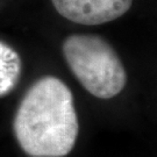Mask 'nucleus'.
Wrapping results in <instances>:
<instances>
[{
	"label": "nucleus",
	"instance_id": "2",
	"mask_svg": "<svg viewBox=\"0 0 157 157\" xmlns=\"http://www.w3.org/2000/svg\"><path fill=\"white\" fill-rule=\"evenodd\" d=\"M63 54L72 73L92 95L111 99L124 89L127 75L118 54L107 41L95 35H71Z\"/></svg>",
	"mask_w": 157,
	"mask_h": 157
},
{
	"label": "nucleus",
	"instance_id": "3",
	"mask_svg": "<svg viewBox=\"0 0 157 157\" xmlns=\"http://www.w3.org/2000/svg\"><path fill=\"white\" fill-rule=\"evenodd\" d=\"M56 11L67 20L94 26L111 22L129 11L133 0H51Z\"/></svg>",
	"mask_w": 157,
	"mask_h": 157
},
{
	"label": "nucleus",
	"instance_id": "4",
	"mask_svg": "<svg viewBox=\"0 0 157 157\" xmlns=\"http://www.w3.org/2000/svg\"><path fill=\"white\" fill-rule=\"evenodd\" d=\"M22 63L17 51L0 41V97L15 89L21 77Z\"/></svg>",
	"mask_w": 157,
	"mask_h": 157
},
{
	"label": "nucleus",
	"instance_id": "1",
	"mask_svg": "<svg viewBox=\"0 0 157 157\" xmlns=\"http://www.w3.org/2000/svg\"><path fill=\"white\" fill-rule=\"evenodd\" d=\"M13 130L30 157H64L76 144L79 124L73 95L61 79L36 80L17 107Z\"/></svg>",
	"mask_w": 157,
	"mask_h": 157
}]
</instances>
